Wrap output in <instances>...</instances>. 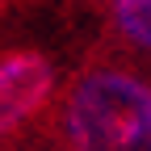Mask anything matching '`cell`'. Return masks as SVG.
<instances>
[{"label": "cell", "instance_id": "6da1fadb", "mask_svg": "<svg viewBox=\"0 0 151 151\" xmlns=\"http://www.w3.org/2000/svg\"><path fill=\"white\" fill-rule=\"evenodd\" d=\"M63 134L84 151H134L151 139V88L130 71L97 67L71 88Z\"/></svg>", "mask_w": 151, "mask_h": 151}, {"label": "cell", "instance_id": "3957f363", "mask_svg": "<svg viewBox=\"0 0 151 151\" xmlns=\"http://www.w3.org/2000/svg\"><path fill=\"white\" fill-rule=\"evenodd\" d=\"M113 4V25L122 29L130 46L147 50L151 46V0H109Z\"/></svg>", "mask_w": 151, "mask_h": 151}, {"label": "cell", "instance_id": "7a4b0ae2", "mask_svg": "<svg viewBox=\"0 0 151 151\" xmlns=\"http://www.w3.org/2000/svg\"><path fill=\"white\" fill-rule=\"evenodd\" d=\"M55 97V67L34 50H17L0 59V134L21 130Z\"/></svg>", "mask_w": 151, "mask_h": 151}]
</instances>
